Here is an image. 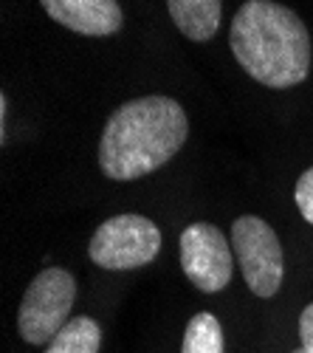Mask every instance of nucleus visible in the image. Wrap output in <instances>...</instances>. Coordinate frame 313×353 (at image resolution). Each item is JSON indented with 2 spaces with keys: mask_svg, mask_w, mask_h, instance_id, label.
Here are the masks:
<instances>
[{
  "mask_svg": "<svg viewBox=\"0 0 313 353\" xmlns=\"http://www.w3.org/2000/svg\"><path fill=\"white\" fill-rule=\"evenodd\" d=\"M189 136L184 108L169 97H141L113 110L99 141V167L113 181H136L173 159Z\"/></svg>",
  "mask_w": 313,
  "mask_h": 353,
  "instance_id": "1",
  "label": "nucleus"
},
{
  "mask_svg": "<svg viewBox=\"0 0 313 353\" xmlns=\"http://www.w3.org/2000/svg\"><path fill=\"white\" fill-rule=\"evenodd\" d=\"M232 54L266 88H294L310 74V34L296 12L274 0H246L232 20Z\"/></svg>",
  "mask_w": 313,
  "mask_h": 353,
  "instance_id": "2",
  "label": "nucleus"
},
{
  "mask_svg": "<svg viewBox=\"0 0 313 353\" xmlns=\"http://www.w3.org/2000/svg\"><path fill=\"white\" fill-rule=\"evenodd\" d=\"M76 300V280L71 272L48 266L43 269L17 311V331L28 345H48L68 325V314Z\"/></svg>",
  "mask_w": 313,
  "mask_h": 353,
  "instance_id": "3",
  "label": "nucleus"
},
{
  "mask_svg": "<svg viewBox=\"0 0 313 353\" xmlns=\"http://www.w3.org/2000/svg\"><path fill=\"white\" fill-rule=\"evenodd\" d=\"M232 252L246 285L263 300L274 297L285 277V254L277 232L257 215H243L232 223Z\"/></svg>",
  "mask_w": 313,
  "mask_h": 353,
  "instance_id": "4",
  "label": "nucleus"
},
{
  "mask_svg": "<svg viewBox=\"0 0 313 353\" xmlns=\"http://www.w3.org/2000/svg\"><path fill=\"white\" fill-rule=\"evenodd\" d=\"M161 252V232L144 215H116L107 218L88 243V254L102 269H138Z\"/></svg>",
  "mask_w": 313,
  "mask_h": 353,
  "instance_id": "5",
  "label": "nucleus"
},
{
  "mask_svg": "<svg viewBox=\"0 0 313 353\" xmlns=\"http://www.w3.org/2000/svg\"><path fill=\"white\" fill-rule=\"evenodd\" d=\"M181 266L197 291H223L235 269L232 243H226L223 232L215 223L195 221L181 232Z\"/></svg>",
  "mask_w": 313,
  "mask_h": 353,
  "instance_id": "6",
  "label": "nucleus"
},
{
  "mask_svg": "<svg viewBox=\"0 0 313 353\" xmlns=\"http://www.w3.org/2000/svg\"><path fill=\"white\" fill-rule=\"evenodd\" d=\"M54 23L85 37H107L125 26L116 0H40Z\"/></svg>",
  "mask_w": 313,
  "mask_h": 353,
  "instance_id": "7",
  "label": "nucleus"
},
{
  "mask_svg": "<svg viewBox=\"0 0 313 353\" xmlns=\"http://www.w3.org/2000/svg\"><path fill=\"white\" fill-rule=\"evenodd\" d=\"M166 9L184 37L206 43L220 28L223 0H166Z\"/></svg>",
  "mask_w": 313,
  "mask_h": 353,
  "instance_id": "8",
  "label": "nucleus"
},
{
  "mask_svg": "<svg viewBox=\"0 0 313 353\" xmlns=\"http://www.w3.org/2000/svg\"><path fill=\"white\" fill-rule=\"evenodd\" d=\"M102 347V328L91 316H74L68 325L56 334L43 353H99Z\"/></svg>",
  "mask_w": 313,
  "mask_h": 353,
  "instance_id": "9",
  "label": "nucleus"
},
{
  "mask_svg": "<svg viewBox=\"0 0 313 353\" xmlns=\"http://www.w3.org/2000/svg\"><path fill=\"white\" fill-rule=\"evenodd\" d=\"M181 353H223V328H220V322L206 311L195 314L189 319V325H186Z\"/></svg>",
  "mask_w": 313,
  "mask_h": 353,
  "instance_id": "10",
  "label": "nucleus"
},
{
  "mask_svg": "<svg viewBox=\"0 0 313 353\" xmlns=\"http://www.w3.org/2000/svg\"><path fill=\"white\" fill-rule=\"evenodd\" d=\"M294 198H296V207H299L302 218H305L307 223H313V167L299 175L296 190H294Z\"/></svg>",
  "mask_w": 313,
  "mask_h": 353,
  "instance_id": "11",
  "label": "nucleus"
},
{
  "mask_svg": "<svg viewBox=\"0 0 313 353\" xmlns=\"http://www.w3.org/2000/svg\"><path fill=\"white\" fill-rule=\"evenodd\" d=\"M299 339H302V350L313 353V303L299 316Z\"/></svg>",
  "mask_w": 313,
  "mask_h": 353,
  "instance_id": "12",
  "label": "nucleus"
},
{
  "mask_svg": "<svg viewBox=\"0 0 313 353\" xmlns=\"http://www.w3.org/2000/svg\"><path fill=\"white\" fill-rule=\"evenodd\" d=\"M294 353H307V350H302V347H299V350H294Z\"/></svg>",
  "mask_w": 313,
  "mask_h": 353,
  "instance_id": "13",
  "label": "nucleus"
}]
</instances>
